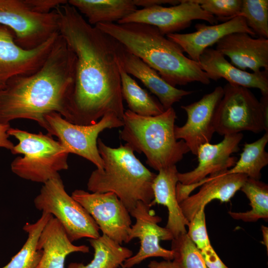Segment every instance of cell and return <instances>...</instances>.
I'll use <instances>...</instances> for the list:
<instances>
[{
  "label": "cell",
  "mask_w": 268,
  "mask_h": 268,
  "mask_svg": "<svg viewBox=\"0 0 268 268\" xmlns=\"http://www.w3.org/2000/svg\"><path fill=\"white\" fill-rule=\"evenodd\" d=\"M59 33L75 56L68 121L87 126L108 113L123 121L125 112L117 52L119 43L67 2L56 8Z\"/></svg>",
  "instance_id": "6da1fadb"
},
{
  "label": "cell",
  "mask_w": 268,
  "mask_h": 268,
  "mask_svg": "<svg viewBox=\"0 0 268 268\" xmlns=\"http://www.w3.org/2000/svg\"><path fill=\"white\" fill-rule=\"evenodd\" d=\"M0 24L13 31L18 46L30 49L44 37L48 19L46 14L32 11L23 0H0Z\"/></svg>",
  "instance_id": "e0dca14e"
},
{
  "label": "cell",
  "mask_w": 268,
  "mask_h": 268,
  "mask_svg": "<svg viewBox=\"0 0 268 268\" xmlns=\"http://www.w3.org/2000/svg\"><path fill=\"white\" fill-rule=\"evenodd\" d=\"M52 215L42 212L41 217L34 223L27 222L23 230L28 237L20 250L11 261L1 268H35L39 263L42 252L37 249V243L44 226Z\"/></svg>",
  "instance_id": "4316f807"
},
{
  "label": "cell",
  "mask_w": 268,
  "mask_h": 268,
  "mask_svg": "<svg viewBox=\"0 0 268 268\" xmlns=\"http://www.w3.org/2000/svg\"><path fill=\"white\" fill-rule=\"evenodd\" d=\"M136 6L145 8L155 5L169 4L174 5L180 3V0H134Z\"/></svg>",
  "instance_id": "8d00e7d4"
},
{
  "label": "cell",
  "mask_w": 268,
  "mask_h": 268,
  "mask_svg": "<svg viewBox=\"0 0 268 268\" xmlns=\"http://www.w3.org/2000/svg\"><path fill=\"white\" fill-rule=\"evenodd\" d=\"M9 124L0 123V147L6 148L10 151L14 147L13 143L8 139V130L10 128Z\"/></svg>",
  "instance_id": "d590c367"
},
{
  "label": "cell",
  "mask_w": 268,
  "mask_h": 268,
  "mask_svg": "<svg viewBox=\"0 0 268 268\" xmlns=\"http://www.w3.org/2000/svg\"><path fill=\"white\" fill-rule=\"evenodd\" d=\"M205 11L222 22L238 16L242 0H195Z\"/></svg>",
  "instance_id": "1f68e13d"
},
{
  "label": "cell",
  "mask_w": 268,
  "mask_h": 268,
  "mask_svg": "<svg viewBox=\"0 0 268 268\" xmlns=\"http://www.w3.org/2000/svg\"><path fill=\"white\" fill-rule=\"evenodd\" d=\"M268 142V133L255 141L245 143L240 157L227 174H243L249 178L259 180L261 170L268 164V153L265 148Z\"/></svg>",
  "instance_id": "83f0119b"
},
{
  "label": "cell",
  "mask_w": 268,
  "mask_h": 268,
  "mask_svg": "<svg viewBox=\"0 0 268 268\" xmlns=\"http://www.w3.org/2000/svg\"><path fill=\"white\" fill-rule=\"evenodd\" d=\"M121 92L131 111L140 116H154L163 113L165 110L159 102L155 100L142 89L124 69L118 59Z\"/></svg>",
  "instance_id": "484cf974"
},
{
  "label": "cell",
  "mask_w": 268,
  "mask_h": 268,
  "mask_svg": "<svg viewBox=\"0 0 268 268\" xmlns=\"http://www.w3.org/2000/svg\"><path fill=\"white\" fill-rule=\"evenodd\" d=\"M196 31L191 33H173L166 36L177 43L188 58L199 63L203 52L224 36L235 32H244L254 37L253 31L248 26L244 17L238 16L218 24L204 23L195 25Z\"/></svg>",
  "instance_id": "d6986e66"
},
{
  "label": "cell",
  "mask_w": 268,
  "mask_h": 268,
  "mask_svg": "<svg viewBox=\"0 0 268 268\" xmlns=\"http://www.w3.org/2000/svg\"><path fill=\"white\" fill-rule=\"evenodd\" d=\"M199 63L210 80L224 78L229 84L259 89L263 96H268V71L249 72L232 65L215 49H206Z\"/></svg>",
  "instance_id": "ffe728a7"
},
{
  "label": "cell",
  "mask_w": 268,
  "mask_h": 268,
  "mask_svg": "<svg viewBox=\"0 0 268 268\" xmlns=\"http://www.w3.org/2000/svg\"><path fill=\"white\" fill-rule=\"evenodd\" d=\"M227 170L211 175L194 185H181V193L187 198L179 205L189 222L212 200L229 201L248 178L243 174H227Z\"/></svg>",
  "instance_id": "9a60e30c"
},
{
  "label": "cell",
  "mask_w": 268,
  "mask_h": 268,
  "mask_svg": "<svg viewBox=\"0 0 268 268\" xmlns=\"http://www.w3.org/2000/svg\"><path fill=\"white\" fill-rule=\"evenodd\" d=\"M150 207L149 204L140 201L130 212L131 216L135 218V223L131 226L127 243L138 238L140 246L135 255L124 262L122 266L124 268H131L150 257H161L170 261L173 259V251L162 248L159 242L160 240L172 241L174 237L166 228L158 225L162 218L156 215Z\"/></svg>",
  "instance_id": "8fae6325"
},
{
  "label": "cell",
  "mask_w": 268,
  "mask_h": 268,
  "mask_svg": "<svg viewBox=\"0 0 268 268\" xmlns=\"http://www.w3.org/2000/svg\"><path fill=\"white\" fill-rule=\"evenodd\" d=\"M118 59L125 71L138 79L154 94L166 110L184 96L193 91L173 87L165 81L154 69L141 59L127 51L120 43L117 52Z\"/></svg>",
  "instance_id": "44dd1931"
},
{
  "label": "cell",
  "mask_w": 268,
  "mask_h": 268,
  "mask_svg": "<svg viewBox=\"0 0 268 268\" xmlns=\"http://www.w3.org/2000/svg\"><path fill=\"white\" fill-rule=\"evenodd\" d=\"M216 50L228 57L240 69L253 72L268 71V39L254 38L247 33L227 35L216 43Z\"/></svg>",
  "instance_id": "ac0fdd59"
},
{
  "label": "cell",
  "mask_w": 268,
  "mask_h": 268,
  "mask_svg": "<svg viewBox=\"0 0 268 268\" xmlns=\"http://www.w3.org/2000/svg\"><path fill=\"white\" fill-rule=\"evenodd\" d=\"M30 50L19 46L15 34L7 26L0 24V90L17 75H30L38 70L49 56L59 35Z\"/></svg>",
  "instance_id": "4fadbf2b"
},
{
  "label": "cell",
  "mask_w": 268,
  "mask_h": 268,
  "mask_svg": "<svg viewBox=\"0 0 268 268\" xmlns=\"http://www.w3.org/2000/svg\"><path fill=\"white\" fill-rule=\"evenodd\" d=\"M214 114L215 132L221 135L249 131L268 132V96L259 101L249 88L226 83Z\"/></svg>",
  "instance_id": "52a82bcc"
},
{
  "label": "cell",
  "mask_w": 268,
  "mask_h": 268,
  "mask_svg": "<svg viewBox=\"0 0 268 268\" xmlns=\"http://www.w3.org/2000/svg\"><path fill=\"white\" fill-rule=\"evenodd\" d=\"M67 2L93 26L118 23L137 10L134 0H69Z\"/></svg>",
  "instance_id": "cb8c5ba5"
},
{
  "label": "cell",
  "mask_w": 268,
  "mask_h": 268,
  "mask_svg": "<svg viewBox=\"0 0 268 268\" xmlns=\"http://www.w3.org/2000/svg\"><path fill=\"white\" fill-rule=\"evenodd\" d=\"M7 133L18 141L10 151L11 153L23 155L15 158L11 163V171L18 177L44 184L61 177L59 172L68 169L69 153L48 134H33L12 128Z\"/></svg>",
  "instance_id": "8992f818"
},
{
  "label": "cell",
  "mask_w": 268,
  "mask_h": 268,
  "mask_svg": "<svg viewBox=\"0 0 268 268\" xmlns=\"http://www.w3.org/2000/svg\"><path fill=\"white\" fill-rule=\"evenodd\" d=\"M35 207L51 214L64 227L71 242L99 237V228L87 210L66 192L61 177L43 184L34 200Z\"/></svg>",
  "instance_id": "ba28073f"
},
{
  "label": "cell",
  "mask_w": 268,
  "mask_h": 268,
  "mask_svg": "<svg viewBox=\"0 0 268 268\" xmlns=\"http://www.w3.org/2000/svg\"><path fill=\"white\" fill-rule=\"evenodd\" d=\"M238 16L244 18L256 36L268 39V0H242Z\"/></svg>",
  "instance_id": "f546056e"
},
{
  "label": "cell",
  "mask_w": 268,
  "mask_h": 268,
  "mask_svg": "<svg viewBox=\"0 0 268 268\" xmlns=\"http://www.w3.org/2000/svg\"><path fill=\"white\" fill-rule=\"evenodd\" d=\"M148 268H179L173 261L165 260L160 262L152 261L148 265ZM122 268H124L122 267Z\"/></svg>",
  "instance_id": "74e56055"
},
{
  "label": "cell",
  "mask_w": 268,
  "mask_h": 268,
  "mask_svg": "<svg viewBox=\"0 0 268 268\" xmlns=\"http://www.w3.org/2000/svg\"><path fill=\"white\" fill-rule=\"evenodd\" d=\"M71 196L92 217L102 234L121 245L127 243L132 221L129 211L116 194L75 190Z\"/></svg>",
  "instance_id": "30bf717a"
},
{
  "label": "cell",
  "mask_w": 268,
  "mask_h": 268,
  "mask_svg": "<svg viewBox=\"0 0 268 268\" xmlns=\"http://www.w3.org/2000/svg\"><path fill=\"white\" fill-rule=\"evenodd\" d=\"M88 241L94 250L93 260L86 265L71 263L67 268H118L133 255L131 250L103 234Z\"/></svg>",
  "instance_id": "d4e9b609"
},
{
  "label": "cell",
  "mask_w": 268,
  "mask_h": 268,
  "mask_svg": "<svg viewBox=\"0 0 268 268\" xmlns=\"http://www.w3.org/2000/svg\"><path fill=\"white\" fill-rule=\"evenodd\" d=\"M216 24L214 16L203 10L195 0H180L170 6L155 5L136 10L117 23H143L156 27L163 35L176 33L189 27L193 20Z\"/></svg>",
  "instance_id": "7c38bea8"
},
{
  "label": "cell",
  "mask_w": 268,
  "mask_h": 268,
  "mask_svg": "<svg viewBox=\"0 0 268 268\" xmlns=\"http://www.w3.org/2000/svg\"><path fill=\"white\" fill-rule=\"evenodd\" d=\"M204 208L201 207L189 222L187 232L189 238L200 251L211 245L206 227Z\"/></svg>",
  "instance_id": "d6a6232c"
},
{
  "label": "cell",
  "mask_w": 268,
  "mask_h": 268,
  "mask_svg": "<svg viewBox=\"0 0 268 268\" xmlns=\"http://www.w3.org/2000/svg\"><path fill=\"white\" fill-rule=\"evenodd\" d=\"M32 11L38 13H48L59 6L66 4L65 0H23Z\"/></svg>",
  "instance_id": "836d02e7"
},
{
  "label": "cell",
  "mask_w": 268,
  "mask_h": 268,
  "mask_svg": "<svg viewBox=\"0 0 268 268\" xmlns=\"http://www.w3.org/2000/svg\"><path fill=\"white\" fill-rule=\"evenodd\" d=\"M171 250L173 262L179 268H208L200 251L187 233L173 239Z\"/></svg>",
  "instance_id": "4dcf8cb0"
},
{
  "label": "cell",
  "mask_w": 268,
  "mask_h": 268,
  "mask_svg": "<svg viewBox=\"0 0 268 268\" xmlns=\"http://www.w3.org/2000/svg\"><path fill=\"white\" fill-rule=\"evenodd\" d=\"M176 113L171 107L158 115L142 116L125 111L121 138L134 151L143 153L146 162L156 171L174 165L190 152L174 134Z\"/></svg>",
  "instance_id": "5b68a950"
},
{
  "label": "cell",
  "mask_w": 268,
  "mask_h": 268,
  "mask_svg": "<svg viewBox=\"0 0 268 268\" xmlns=\"http://www.w3.org/2000/svg\"><path fill=\"white\" fill-rule=\"evenodd\" d=\"M95 26L155 70L173 87L194 82L205 85L210 83L199 63L186 56L177 43L154 26L138 23H102Z\"/></svg>",
  "instance_id": "3957f363"
},
{
  "label": "cell",
  "mask_w": 268,
  "mask_h": 268,
  "mask_svg": "<svg viewBox=\"0 0 268 268\" xmlns=\"http://www.w3.org/2000/svg\"><path fill=\"white\" fill-rule=\"evenodd\" d=\"M41 260L35 268H64L67 257L74 252L87 253L88 246L72 244L60 222L53 216L43 229L37 243Z\"/></svg>",
  "instance_id": "7402d4cb"
},
{
  "label": "cell",
  "mask_w": 268,
  "mask_h": 268,
  "mask_svg": "<svg viewBox=\"0 0 268 268\" xmlns=\"http://www.w3.org/2000/svg\"><path fill=\"white\" fill-rule=\"evenodd\" d=\"M178 173L176 165L158 171L152 184L154 199L149 204L150 207L158 204L167 208L168 217L165 228L171 233L174 238L187 233L186 226L189 224L177 199Z\"/></svg>",
  "instance_id": "603a6c76"
},
{
  "label": "cell",
  "mask_w": 268,
  "mask_h": 268,
  "mask_svg": "<svg viewBox=\"0 0 268 268\" xmlns=\"http://www.w3.org/2000/svg\"><path fill=\"white\" fill-rule=\"evenodd\" d=\"M75 60L74 54L59 34L38 70L11 78L0 90V123L29 119L45 129V116L54 112L67 121Z\"/></svg>",
  "instance_id": "7a4b0ae2"
},
{
  "label": "cell",
  "mask_w": 268,
  "mask_h": 268,
  "mask_svg": "<svg viewBox=\"0 0 268 268\" xmlns=\"http://www.w3.org/2000/svg\"><path fill=\"white\" fill-rule=\"evenodd\" d=\"M97 146L104 167L91 173L88 190L114 193L129 212L138 201L149 204L154 199L152 184L156 174L141 163L127 143L112 148L98 138Z\"/></svg>",
  "instance_id": "277c9868"
},
{
  "label": "cell",
  "mask_w": 268,
  "mask_h": 268,
  "mask_svg": "<svg viewBox=\"0 0 268 268\" xmlns=\"http://www.w3.org/2000/svg\"><path fill=\"white\" fill-rule=\"evenodd\" d=\"M243 135L240 133L227 134L220 142L201 145L198 149V166L193 170L178 173L179 182L184 185L196 184L207 177L232 167L237 158L231 156L239 150V143Z\"/></svg>",
  "instance_id": "2e32d148"
},
{
  "label": "cell",
  "mask_w": 268,
  "mask_h": 268,
  "mask_svg": "<svg viewBox=\"0 0 268 268\" xmlns=\"http://www.w3.org/2000/svg\"><path fill=\"white\" fill-rule=\"evenodd\" d=\"M208 268H229L220 260L211 245L200 251Z\"/></svg>",
  "instance_id": "e575fe53"
},
{
  "label": "cell",
  "mask_w": 268,
  "mask_h": 268,
  "mask_svg": "<svg viewBox=\"0 0 268 268\" xmlns=\"http://www.w3.org/2000/svg\"><path fill=\"white\" fill-rule=\"evenodd\" d=\"M45 120L48 134L57 136L69 154L84 158L99 170L103 169L104 163L98 149L99 134L106 129L123 126V121L113 113L105 114L96 123L87 126L71 123L55 112L46 115Z\"/></svg>",
  "instance_id": "9c48e42d"
},
{
  "label": "cell",
  "mask_w": 268,
  "mask_h": 268,
  "mask_svg": "<svg viewBox=\"0 0 268 268\" xmlns=\"http://www.w3.org/2000/svg\"><path fill=\"white\" fill-rule=\"evenodd\" d=\"M240 190L250 201L251 209L243 212L229 211L234 219L245 222H256L268 218V186L266 183L248 178Z\"/></svg>",
  "instance_id": "f1b7e54d"
},
{
  "label": "cell",
  "mask_w": 268,
  "mask_h": 268,
  "mask_svg": "<svg viewBox=\"0 0 268 268\" xmlns=\"http://www.w3.org/2000/svg\"><path fill=\"white\" fill-rule=\"evenodd\" d=\"M223 93V88L218 86L199 100L181 106L187 114V119L183 126L175 125V136L177 140H183L194 155H197L201 145L210 142L215 132V112Z\"/></svg>",
  "instance_id": "5bb4252c"
},
{
  "label": "cell",
  "mask_w": 268,
  "mask_h": 268,
  "mask_svg": "<svg viewBox=\"0 0 268 268\" xmlns=\"http://www.w3.org/2000/svg\"><path fill=\"white\" fill-rule=\"evenodd\" d=\"M262 231L263 237V243L267 247V251L268 249V228L264 225H262Z\"/></svg>",
  "instance_id": "f35d334b"
}]
</instances>
